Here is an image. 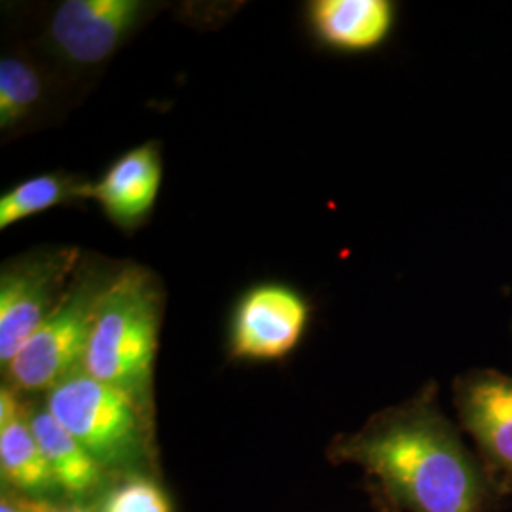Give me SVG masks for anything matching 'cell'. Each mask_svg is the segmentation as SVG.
Returning <instances> with one entry per match:
<instances>
[{
	"instance_id": "ac0fdd59",
	"label": "cell",
	"mask_w": 512,
	"mask_h": 512,
	"mask_svg": "<svg viewBox=\"0 0 512 512\" xmlns=\"http://www.w3.org/2000/svg\"><path fill=\"white\" fill-rule=\"evenodd\" d=\"M511 336H512V323H511Z\"/></svg>"
},
{
	"instance_id": "7c38bea8",
	"label": "cell",
	"mask_w": 512,
	"mask_h": 512,
	"mask_svg": "<svg viewBox=\"0 0 512 512\" xmlns=\"http://www.w3.org/2000/svg\"><path fill=\"white\" fill-rule=\"evenodd\" d=\"M33 408V406H31ZM29 416L0 427V475L2 488L19 494L50 499L59 494L50 465L33 435Z\"/></svg>"
},
{
	"instance_id": "277c9868",
	"label": "cell",
	"mask_w": 512,
	"mask_h": 512,
	"mask_svg": "<svg viewBox=\"0 0 512 512\" xmlns=\"http://www.w3.org/2000/svg\"><path fill=\"white\" fill-rule=\"evenodd\" d=\"M124 262L84 255L55 310L4 366L19 393H48L82 370L99 306Z\"/></svg>"
},
{
	"instance_id": "5b68a950",
	"label": "cell",
	"mask_w": 512,
	"mask_h": 512,
	"mask_svg": "<svg viewBox=\"0 0 512 512\" xmlns=\"http://www.w3.org/2000/svg\"><path fill=\"white\" fill-rule=\"evenodd\" d=\"M84 253L73 245L38 247L0 270V365H8L67 291Z\"/></svg>"
},
{
	"instance_id": "8fae6325",
	"label": "cell",
	"mask_w": 512,
	"mask_h": 512,
	"mask_svg": "<svg viewBox=\"0 0 512 512\" xmlns=\"http://www.w3.org/2000/svg\"><path fill=\"white\" fill-rule=\"evenodd\" d=\"M29 423L50 465L59 494L73 505H84L107 492L112 478L92 454L55 420L46 406H33Z\"/></svg>"
},
{
	"instance_id": "9c48e42d",
	"label": "cell",
	"mask_w": 512,
	"mask_h": 512,
	"mask_svg": "<svg viewBox=\"0 0 512 512\" xmlns=\"http://www.w3.org/2000/svg\"><path fill=\"white\" fill-rule=\"evenodd\" d=\"M162 186V154L158 143H145L120 156L93 183L92 200L107 219L124 232L147 222Z\"/></svg>"
},
{
	"instance_id": "2e32d148",
	"label": "cell",
	"mask_w": 512,
	"mask_h": 512,
	"mask_svg": "<svg viewBox=\"0 0 512 512\" xmlns=\"http://www.w3.org/2000/svg\"><path fill=\"white\" fill-rule=\"evenodd\" d=\"M59 509L50 499L19 494L16 490L2 488L0 512H55Z\"/></svg>"
},
{
	"instance_id": "5bb4252c",
	"label": "cell",
	"mask_w": 512,
	"mask_h": 512,
	"mask_svg": "<svg viewBox=\"0 0 512 512\" xmlns=\"http://www.w3.org/2000/svg\"><path fill=\"white\" fill-rule=\"evenodd\" d=\"M44 99V80L25 55H4L0 61V129L23 126Z\"/></svg>"
},
{
	"instance_id": "8992f818",
	"label": "cell",
	"mask_w": 512,
	"mask_h": 512,
	"mask_svg": "<svg viewBox=\"0 0 512 512\" xmlns=\"http://www.w3.org/2000/svg\"><path fill=\"white\" fill-rule=\"evenodd\" d=\"M156 10L158 4L147 0H65L55 8L46 38L61 61L90 69L116 54Z\"/></svg>"
},
{
	"instance_id": "9a60e30c",
	"label": "cell",
	"mask_w": 512,
	"mask_h": 512,
	"mask_svg": "<svg viewBox=\"0 0 512 512\" xmlns=\"http://www.w3.org/2000/svg\"><path fill=\"white\" fill-rule=\"evenodd\" d=\"M97 512H173L164 488L148 475L114 480L97 499Z\"/></svg>"
},
{
	"instance_id": "52a82bcc",
	"label": "cell",
	"mask_w": 512,
	"mask_h": 512,
	"mask_svg": "<svg viewBox=\"0 0 512 512\" xmlns=\"http://www.w3.org/2000/svg\"><path fill=\"white\" fill-rule=\"evenodd\" d=\"M459 429L495 482L512 497V376L495 368H471L452 385Z\"/></svg>"
},
{
	"instance_id": "e0dca14e",
	"label": "cell",
	"mask_w": 512,
	"mask_h": 512,
	"mask_svg": "<svg viewBox=\"0 0 512 512\" xmlns=\"http://www.w3.org/2000/svg\"><path fill=\"white\" fill-rule=\"evenodd\" d=\"M55 512H90L84 505H69V507H59Z\"/></svg>"
},
{
	"instance_id": "3957f363",
	"label": "cell",
	"mask_w": 512,
	"mask_h": 512,
	"mask_svg": "<svg viewBox=\"0 0 512 512\" xmlns=\"http://www.w3.org/2000/svg\"><path fill=\"white\" fill-rule=\"evenodd\" d=\"M44 406L112 480L147 475L154 456V412L126 391L80 370L48 391Z\"/></svg>"
},
{
	"instance_id": "30bf717a",
	"label": "cell",
	"mask_w": 512,
	"mask_h": 512,
	"mask_svg": "<svg viewBox=\"0 0 512 512\" xmlns=\"http://www.w3.org/2000/svg\"><path fill=\"white\" fill-rule=\"evenodd\" d=\"M313 37L342 54H366L391 37L397 4L391 0H313L306 8Z\"/></svg>"
},
{
	"instance_id": "ba28073f",
	"label": "cell",
	"mask_w": 512,
	"mask_h": 512,
	"mask_svg": "<svg viewBox=\"0 0 512 512\" xmlns=\"http://www.w3.org/2000/svg\"><path fill=\"white\" fill-rule=\"evenodd\" d=\"M310 323V304L287 285L262 283L239 298L230 353L241 361H277L293 351Z\"/></svg>"
},
{
	"instance_id": "4fadbf2b",
	"label": "cell",
	"mask_w": 512,
	"mask_h": 512,
	"mask_svg": "<svg viewBox=\"0 0 512 512\" xmlns=\"http://www.w3.org/2000/svg\"><path fill=\"white\" fill-rule=\"evenodd\" d=\"M92 181L74 173H44L12 186L0 196V230L61 205L90 202Z\"/></svg>"
},
{
	"instance_id": "7a4b0ae2",
	"label": "cell",
	"mask_w": 512,
	"mask_h": 512,
	"mask_svg": "<svg viewBox=\"0 0 512 512\" xmlns=\"http://www.w3.org/2000/svg\"><path fill=\"white\" fill-rule=\"evenodd\" d=\"M162 313V281L145 266L124 262L99 306L82 361V372L126 391L150 412Z\"/></svg>"
},
{
	"instance_id": "6da1fadb",
	"label": "cell",
	"mask_w": 512,
	"mask_h": 512,
	"mask_svg": "<svg viewBox=\"0 0 512 512\" xmlns=\"http://www.w3.org/2000/svg\"><path fill=\"white\" fill-rule=\"evenodd\" d=\"M429 380L404 403L376 412L327 448L332 465L365 471L378 512H499L509 499L442 410Z\"/></svg>"
}]
</instances>
